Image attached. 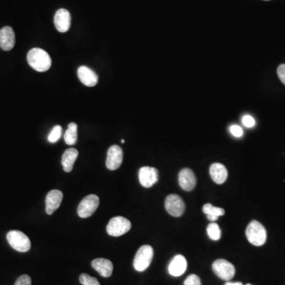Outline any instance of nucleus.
Wrapping results in <instances>:
<instances>
[{
  "label": "nucleus",
  "mask_w": 285,
  "mask_h": 285,
  "mask_svg": "<svg viewBox=\"0 0 285 285\" xmlns=\"http://www.w3.org/2000/svg\"><path fill=\"white\" fill-rule=\"evenodd\" d=\"M27 61L32 68L39 72H47L52 66V59L49 53L39 48L29 51Z\"/></svg>",
  "instance_id": "obj_1"
},
{
  "label": "nucleus",
  "mask_w": 285,
  "mask_h": 285,
  "mask_svg": "<svg viewBox=\"0 0 285 285\" xmlns=\"http://www.w3.org/2000/svg\"><path fill=\"white\" fill-rule=\"evenodd\" d=\"M246 235L249 243L255 247L264 245L267 239L266 228L257 220L249 223L246 230Z\"/></svg>",
  "instance_id": "obj_2"
},
{
  "label": "nucleus",
  "mask_w": 285,
  "mask_h": 285,
  "mask_svg": "<svg viewBox=\"0 0 285 285\" xmlns=\"http://www.w3.org/2000/svg\"><path fill=\"white\" fill-rule=\"evenodd\" d=\"M6 239L13 249L25 253L31 248V242L26 234L20 230H13L6 234Z\"/></svg>",
  "instance_id": "obj_3"
},
{
  "label": "nucleus",
  "mask_w": 285,
  "mask_h": 285,
  "mask_svg": "<svg viewBox=\"0 0 285 285\" xmlns=\"http://www.w3.org/2000/svg\"><path fill=\"white\" fill-rule=\"evenodd\" d=\"M154 256V250L151 246H142L135 254L133 266L138 272H143L149 267Z\"/></svg>",
  "instance_id": "obj_4"
},
{
  "label": "nucleus",
  "mask_w": 285,
  "mask_h": 285,
  "mask_svg": "<svg viewBox=\"0 0 285 285\" xmlns=\"http://www.w3.org/2000/svg\"><path fill=\"white\" fill-rule=\"evenodd\" d=\"M132 228L131 222L123 216H116L110 220L106 231L110 236L119 237L128 232Z\"/></svg>",
  "instance_id": "obj_5"
},
{
  "label": "nucleus",
  "mask_w": 285,
  "mask_h": 285,
  "mask_svg": "<svg viewBox=\"0 0 285 285\" xmlns=\"http://www.w3.org/2000/svg\"><path fill=\"white\" fill-rule=\"evenodd\" d=\"M99 197L97 195L91 194L85 196L78 206V215L81 218H88L95 213L99 206Z\"/></svg>",
  "instance_id": "obj_6"
},
{
  "label": "nucleus",
  "mask_w": 285,
  "mask_h": 285,
  "mask_svg": "<svg viewBox=\"0 0 285 285\" xmlns=\"http://www.w3.org/2000/svg\"><path fill=\"white\" fill-rule=\"evenodd\" d=\"M212 269L217 277L224 281H230L235 274V268L227 260L218 259L213 262Z\"/></svg>",
  "instance_id": "obj_7"
},
{
  "label": "nucleus",
  "mask_w": 285,
  "mask_h": 285,
  "mask_svg": "<svg viewBox=\"0 0 285 285\" xmlns=\"http://www.w3.org/2000/svg\"><path fill=\"white\" fill-rule=\"evenodd\" d=\"M165 208L170 215L174 217H180L185 211L186 205L181 196L177 194H171L166 199Z\"/></svg>",
  "instance_id": "obj_8"
},
{
  "label": "nucleus",
  "mask_w": 285,
  "mask_h": 285,
  "mask_svg": "<svg viewBox=\"0 0 285 285\" xmlns=\"http://www.w3.org/2000/svg\"><path fill=\"white\" fill-rule=\"evenodd\" d=\"M123 161V151L118 145H113L109 148L106 158V167L110 171L118 169Z\"/></svg>",
  "instance_id": "obj_9"
},
{
  "label": "nucleus",
  "mask_w": 285,
  "mask_h": 285,
  "mask_svg": "<svg viewBox=\"0 0 285 285\" xmlns=\"http://www.w3.org/2000/svg\"><path fill=\"white\" fill-rule=\"evenodd\" d=\"M139 180L144 187L150 188L158 181V170L154 167H142L139 171Z\"/></svg>",
  "instance_id": "obj_10"
},
{
  "label": "nucleus",
  "mask_w": 285,
  "mask_h": 285,
  "mask_svg": "<svg viewBox=\"0 0 285 285\" xmlns=\"http://www.w3.org/2000/svg\"><path fill=\"white\" fill-rule=\"evenodd\" d=\"M63 194L60 190H53L47 194L45 200V211L48 215H52L59 209L63 201Z\"/></svg>",
  "instance_id": "obj_11"
},
{
  "label": "nucleus",
  "mask_w": 285,
  "mask_h": 285,
  "mask_svg": "<svg viewBox=\"0 0 285 285\" xmlns=\"http://www.w3.org/2000/svg\"><path fill=\"white\" fill-rule=\"evenodd\" d=\"M54 24L58 31L66 33L71 27V14L66 9H59L56 12Z\"/></svg>",
  "instance_id": "obj_12"
},
{
  "label": "nucleus",
  "mask_w": 285,
  "mask_h": 285,
  "mask_svg": "<svg viewBox=\"0 0 285 285\" xmlns=\"http://www.w3.org/2000/svg\"><path fill=\"white\" fill-rule=\"evenodd\" d=\"M178 182L182 190L186 191H192L195 188L196 178L192 170L185 168L180 171L178 175Z\"/></svg>",
  "instance_id": "obj_13"
},
{
  "label": "nucleus",
  "mask_w": 285,
  "mask_h": 285,
  "mask_svg": "<svg viewBox=\"0 0 285 285\" xmlns=\"http://www.w3.org/2000/svg\"><path fill=\"white\" fill-rule=\"evenodd\" d=\"M15 34L12 28L5 26L0 30V48L4 51H10L15 47Z\"/></svg>",
  "instance_id": "obj_14"
},
{
  "label": "nucleus",
  "mask_w": 285,
  "mask_h": 285,
  "mask_svg": "<svg viewBox=\"0 0 285 285\" xmlns=\"http://www.w3.org/2000/svg\"><path fill=\"white\" fill-rule=\"evenodd\" d=\"M78 77L82 83L89 87H95L98 82L97 74L86 66H81L78 68Z\"/></svg>",
  "instance_id": "obj_15"
},
{
  "label": "nucleus",
  "mask_w": 285,
  "mask_h": 285,
  "mask_svg": "<svg viewBox=\"0 0 285 285\" xmlns=\"http://www.w3.org/2000/svg\"><path fill=\"white\" fill-rule=\"evenodd\" d=\"M91 266L103 277H110L114 270L112 262L105 258H96L93 260L91 262Z\"/></svg>",
  "instance_id": "obj_16"
},
{
  "label": "nucleus",
  "mask_w": 285,
  "mask_h": 285,
  "mask_svg": "<svg viewBox=\"0 0 285 285\" xmlns=\"http://www.w3.org/2000/svg\"><path fill=\"white\" fill-rule=\"evenodd\" d=\"M187 268V262L184 256L177 255L173 258L169 265L170 274L173 277H180L186 272Z\"/></svg>",
  "instance_id": "obj_17"
},
{
  "label": "nucleus",
  "mask_w": 285,
  "mask_h": 285,
  "mask_svg": "<svg viewBox=\"0 0 285 285\" xmlns=\"http://www.w3.org/2000/svg\"><path fill=\"white\" fill-rule=\"evenodd\" d=\"M210 175L213 182L218 185H221L226 182L228 173L226 167L221 163H215L210 167Z\"/></svg>",
  "instance_id": "obj_18"
},
{
  "label": "nucleus",
  "mask_w": 285,
  "mask_h": 285,
  "mask_svg": "<svg viewBox=\"0 0 285 285\" xmlns=\"http://www.w3.org/2000/svg\"><path fill=\"white\" fill-rule=\"evenodd\" d=\"M78 152L76 148H69L66 150L62 156L61 163L63 171L65 172H71L74 167L76 158L78 157Z\"/></svg>",
  "instance_id": "obj_19"
},
{
  "label": "nucleus",
  "mask_w": 285,
  "mask_h": 285,
  "mask_svg": "<svg viewBox=\"0 0 285 285\" xmlns=\"http://www.w3.org/2000/svg\"><path fill=\"white\" fill-rule=\"evenodd\" d=\"M203 211H204V213L207 215L208 219L211 222L217 220L218 218L224 215L225 213L224 209L214 207L213 205H211V204H206V205H204Z\"/></svg>",
  "instance_id": "obj_20"
},
{
  "label": "nucleus",
  "mask_w": 285,
  "mask_h": 285,
  "mask_svg": "<svg viewBox=\"0 0 285 285\" xmlns=\"http://www.w3.org/2000/svg\"><path fill=\"white\" fill-rule=\"evenodd\" d=\"M77 130H78V126L76 123H70L68 129L64 133V136H63L64 141L68 145H74L77 143V138H78Z\"/></svg>",
  "instance_id": "obj_21"
},
{
  "label": "nucleus",
  "mask_w": 285,
  "mask_h": 285,
  "mask_svg": "<svg viewBox=\"0 0 285 285\" xmlns=\"http://www.w3.org/2000/svg\"><path fill=\"white\" fill-rule=\"evenodd\" d=\"M208 235L209 238L213 241H217L221 237V230L217 224L214 222L209 224L207 228Z\"/></svg>",
  "instance_id": "obj_22"
},
{
  "label": "nucleus",
  "mask_w": 285,
  "mask_h": 285,
  "mask_svg": "<svg viewBox=\"0 0 285 285\" xmlns=\"http://www.w3.org/2000/svg\"><path fill=\"white\" fill-rule=\"evenodd\" d=\"M62 132H63L62 127L60 125H56L52 129V131H51L50 134L49 135V137H48V140L50 143H56V142L59 141V139L62 136Z\"/></svg>",
  "instance_id": "obj_23"
},
{
  "label": "nucleus",
  "mask_w": 285,
  "mask_h": 285,
  "mask_svg": "<svg viewBox=\"0 0 285 285\" xmlns=\"http://www.w3.org/2000/svg\"><path fill=\"white\" fill-rule=\"evenodd\" d=\"M79 281L82 285H101L97 279L91 277L87 273H82L80 275Z\"/></svg>",
  "instance_id": "obj_24"
},
{
  "label": "nucleus",
  "mask_w": 285,
  "mask_h": 285,
  "mask_svg": "<svg viewBox=\"0 0 285 285\" xmlns=\"http://www.w3.org/2000/svg\"><path fill=\"white\" fill-rule=\"evenodd\" d=\"M184 285H201V279L196 275H190L186 278Z\"/></svg>",
  "instance_id": "obj_25"
},
{
  "label": "nucleus",
  "mask_w": 285,
  "mask_h": 285,
  "mask_svg": "<svg viewBox=\"0 0 285 285\" xmlns=\"http://www.w3.org/2000/svg\"><path fill=\"white\" fill-rule=\"evenodd\" d=\"M15 285H32L31 278L28 275H22L18 278Z\"/></svg>",
  "instance_id": "obj_26"
},
{
  "label": "nucleus",
  "mask_w": 285,
  "mask_h": 285,
  "mask_svg": "<svg viewBox=\"0 0 285 285\" xmlns=\"http://www.w3.org/2000/svg\"><path fill=\"white\" fill-rule=\"evenodd\" d=\"M242 121H243L244 126L247 127V128H252L255 125V120L253 116H249V115H245L243 116Z\"/></svg>",
  "instance_id": "obj_27"
},
{
  "label": "nucleus",
  "mask_w": 285,
  "mask_h": 285,
  "mask_svg": "<svg viewBox=\"0 0 285 285\" xmlns=\"http://www.w3.org/2000/svg\"><path fill=\"white\" fill-rule=\"evenodd\" d=\"M230 132L235 137H241L243 135V130L240 126L236 125H233L230 127Z\"/></svg>",
  "instance_id": "obj_28"
},
{
  "label": "nucleus",
  "mask_w": 285,
  "mask_h": 285,
  "mask_svg": "<svg viewBox=\"0 0 285 285\" xmlns=\"http://www.w3.org/2000/svg\"><path fill=\"white\" fill-rule=\"evenodd\" d=\"M277 76L280 80L285 85V64H281L277 68Z\"/></svg>",
  "instance_id": "obj_29"
},
{
  "label": "nucleus",
  "mask_w": 285,
  "mask_h": 285,
  "mask_svg": "<svg viewBox=\"0 0 285 285\" xmlns=\"http://www.w3.org/2000/svg\"><path fill=\"white\" fill-rule=\"evenodd\" d=\"M225 285H243V284L241 283V282H228V283L225 284Z\"/></svg>",
  "instance_id": "obj_30"
},
{
  "label": "nucleus",
  "mask_w": 285,
  "mask_h": 285,
  "mask_svg": "<svg viewBox=\"0 0 285 285\" xmlns=\"http://www.w3.org/2000/svg\"><path fill=\"white\" fill-rule=\"evenodd\" d=\"M121 143H122V144H124V143H125V140H124V139H121Z\"/></svg>",
  "instance_id": "obj_31"
},
{
  "label": "nucleus",
  "mask_w": 285,
  "mask_h": 285,
  "mask_svg": "<svg viewBox=\"0 0 285 285\" xmlns=\"http://www.w3.org/2000/svg\"><path fill=\"white\" fill-rule=\"evenodd\" d=\"M250 285V284H247V285Z\"/></svg>",
  "instance_id": "obj_32"
},
{
  "label": "nucleus",
  "mask_w": 285,
  "mask_h": 285,
  "mask_svg": "<svg viewBox=\"0 0 285 285\" xmlns=\"http://www.w3.org/2000/svg\"><path fill=\"white\" fill-rule=\"evenodd\" d=\"M266 1H268V0H266Z\"/></svg>",
  "instance_id": "obj_33"
}]
</instances>
